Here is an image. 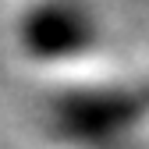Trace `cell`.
Returning <instances> with one entry per match:
<instances>
[{
  "mask_svg": "<svg viewBox=\"0 0 149 149\" xmlns=\"http://www.w3.org/2000/svg\"><path fill=\"white\" fill-rule=\"evenodd\" d=\"M100 14L89 0H32L14 22V46L29 64L64 68L100 46Z\"/></svg>",
  "mask_w": 149,
  "mask_h": 149,
  "instance_id": "6da1fadb",
  "label": "cell"
}]
</instances>
